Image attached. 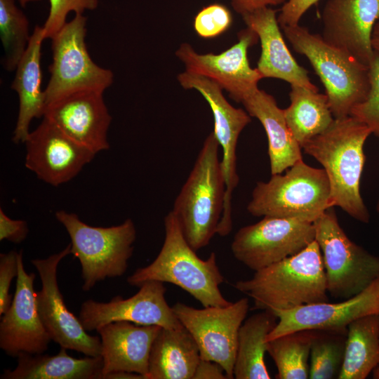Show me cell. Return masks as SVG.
<instances>
[{"instance_id":"6da1fadb","label":"cell","mask_w":379,"mask_h":379,"mask_svg":"<svg viewBox=\"0 0 379 379\" xmlns=\"http://www.w3.org/2000/svg\"><path fill=\"white\" fill-rule=\"evenodd\" d=\"M370 128L352 116L335 119L323 133L302 149L324 169L331 188V202L354 219L368 223L370 214L360 193L365 155L364 145Z\"/></svg>"},{"instance_id":"7a4b0ae2","label":"cell","mask_w":379,"mask_h":379,"mask_svg":"<svg viewBox=\"0 0 379 379\" xmlns=\"http://www.w3.org/2000/svg\"><path fill=\"white\" fill-rule=\"evenodd\" d=\"M234 287L253 300L260 310H288L328 302L320 248L314 240L297 254L255 271Z\"/></svg>"},{"instance_id":"3957f363","label":"cell","mask_w":379,"mask_h":379,"mask_svg":"<svg viewBox=\"0 0 379 379\" xmlns=\"http://www.w3.org/2000/svg\"><path fill=\"white\" fill-rule=\"evenodd\" d=\"M165 237L156 258L136 269L127 283L140 287L149 281L173 284L197 300L203 307L227 306L232 302L222 295L219 286L224 281L212 252L206 260L197 256L187 241L172 211L164 218Z\"/></svg>"},{"instance_id":"277c9868","label":"cell","mask_w":379,"mask_h":379,"mask_svg":"<svg viewBox=\"0 0 379 379\" xmlns=\"http://www.w3.org/2000/svg\"><path fill=\"white\" fill-rule=\"evenodd\" d=\"M219 147L214 133H211L171 211L187 241L196 251L206 246L217 234L222 217L225 184Z\"/></svg>"},{"instance_id":"5b68a950","label":"cell","mask_w":379,"mask_h":379,"mask_svg":"<svg viewBox=\"0 0 379 379\" xmlns=\"http://www.w3.org/2000/svg\"><path fill=\"white\" fill-rule=\"evenodd\" d=\"M295 51L305 55L326 89L335 119L350 116L370 90L368 66L327 44L321 35L299 25L282 28Z\"/></svg>"},{"instance_id":"8992f818","label":"cell","mask_w":379,"mask_h":379,"mask_svg":"<svg viewBox=\"0 0 379 379\" xmlns=\"http://www.w3.org/2000/svg\"><path fill=\"white\" fill-rule=\"evenodd\" d=\"M330 207L331 188L324 169L312 167L301 159L285 174H274L267 182H257L246 208L256 217L314 222Z\"/></svg>"},{"instance_id":"52a82bcc","label":"cell","mask_w":379,"mask_h":379,"mask_svg":"<svg viewBox=\"0 0 379 379\" xmlns=\"http://www.w3.org/2000/svg\"><path fill=\"white\" fill-rule=\"evenodd\" d=\"M55 215L69 236L71 254L79 261L84 291H91L107 278L125 274L136 239L131 219L118 225L102 227L91 226L73 213L59 211Z\"/></svg>"},{"instance_id":"ba28073f","label":"cell","mask_w":379,"mask_h":379,"mask_svg":"<svg viewBox=\"0 0 379 379\" xmlns=\"http://www.w3.org/2000/svg\"><path fill=\"white\" fill-rule=\"evenodd\" d=\"M315 241L322 256L328 293L346 300L379 277V256L353 242L340 227L333 207L314 222Z\"/></svg>"},{"instance_id":"9c48e42d","label":"cell","mask_w":379,"mask_h":379,"mask_svg":"<svg viewBox=\"0 0 379 379\" xmlns=\"http://www.w3.org/2000/svg\"><path fill=\"white\" fill-rule=\"evenodd\" d=\"M86 25V18L76 14L51 38V77L44 91L46 106L77 91L104 92L113 82L112 71L95 63L88 52Z\"/></svg>"},{"instance_id":"30bf717a","label":"cell","mask_w":379,"mask_h":379,"mask_svg":"<svg viewBox=\"0 0 379 379\" xmlns=\"http://www.w3.org/2000/svg\"><path fill=\"white\" fill-rule=\"evenodd\" d=\"M172 308L194 339L201 359L218 364L228 379L234 378L239 331L249 310L248 299L203 309L177 302Z\"/></svg>"},{"instance_id":"8fae6325","label":"cell","mask_w":379,"mask_h":379,"mask_svg":"<svg viewBox=\"0 0 379 379\" xmlns=\"http://www.w3.org/2000/svg\"><path fill=\"white\" fill-rule=\"evenodd\" d=\"M314 240V222L265 216L240 228L231 250L238 261L255 272L298 253Z\"/></svg>"},{"instance_id":"7c38bea8","label":"cell","mask_w":379,"mask_h":379,"mask_svg":"<svg viewBox=\"0 0 379 379\" xmlns=\"http://www.w3.org/2000/svg\"><path fill=\"white\" fill-rule=\"evenodd\" d=\"M69 254L70 244L46 258L31 260L41 284V289L36 291L38 312L50 338L60 347L85 356L100 357L102 352L100 336L88 334L79 317L68 310L58 286V265Z\"/></svg>"},{"instance_id":"4fadbf2b","label":"cell","mask_w":379,"mask_h":379,"mask_svg":"<svg viewBox=\"0 0 379 379\" xmlns=\"http://www.w3.org/2000/svg\"><path fill=\"white\" fill-rule=\"evenodd\" d=\"M166 292L163 282L147 281L126 299L116 295L105 302L86 300L81 305L78 317L87 332L121 321L165 328H181L183 326L165 298Z\"/></svg>"},{"instance_id":"5bb4252c","label":"cell","mask_w":379,"mask_h":379,"mask_svg":"<svg viewBox=\"0 0 379 379\" xmlns=\"http://www.w3.org/2000/svg\"><path fill=\"white\" fill-rule=\"evenodd\" d=\"M25 166L53 186L74 178L96 154L46 117L26 141Z\"/></svg>"},{"instance_id":"9a60e30c","label":"cell","mask_w":379,"mask_h":379,"mask_svg":"<svg viewBox=\"0 0 379 379\" xmlns=\"http://www.w3.org/2000/svg\"><path fill=\"white\" fill-rule=\"evenodd\" d=\"M258 39L257 34L247 27L239 33L237 44L219 54H199L187 43L182 44L175 54L185 71L214 81L239 102L241 95L258 86L263 78L257 68L251 67L247 56L248 48Z\"/></svg>"},{"instance_id":"2e32d148","label":"cell","mask_w":379,"mask_h":379,"mask_svg":"<svg viewBox=\"0 0 379 379\" xmlns=\"http://www.w3.org/2000/svg\"><path fill=\"white\" fill-rule=\"evenodd\" d=\"M35 277L34 273L25 270L20 251L15 293L0 321V348L12 357L22 352L44 353L51 341L38 312Z\"/></svg>"},{"instance_id":"e0dca14e","label":"cell","mask_w":379,"mask_h":379,"mask_svg":"<svg viewBox=\"0 0 379 379\" xmlns=\"http://www.w3.org/2000/svg\"><path fill=\"white\" fill-rule=\"evenodd\" d=\"M208 102L214 118V135L222 150V168L225 192L222 217L217 234L228 235L232 229V197L239 182L237 173V145L243 129L251 122V116L242 109L231 105L225 98L222 88L208 78H201L194 85Z\"/></svg>"},{"instance_id":"ac0fdd59","label":"cell","mask_w":379,"mask_h":379,"mask_svg":"<svg viewBox=\"0 0 379 379\" xmlns=\"http://www.w3.org/2000/svg\"><path fill=\"white\" fill-rule=\"evenodd\" d=\"M321 20L322 38L331 46L369 65L372 33L379 20V0H328Z\"/></svg>"},{"instance_id":"d6986e66","label":"cell","mask_w":379,"mask_h":379,"mask_svg":"<svg viewBox=\"0 0 379 379\" xmlns=\"http://www.w3.org/2000/svg\"><path fill=\"white\" fill-rule=\"evenodd\" d=\"M273 312L278 321L267 341L298 330L347 328L360 317L379 314V277L359 294L340 302H323Z\"/></svg>"},{"instance_id":"ffe728a7","label":"cell","mask_w":379,"mask_h":379,"mask_svg":"<svg viewBox=\"0 0 379 379\" xmlns=\"http://www.w3.org/2000/svg\"><path fill=\"white\" fill-rule=\"evenodd\" d=\"M103 93L87 90L62 97L46 106L44 117L95 154L106 150L112 117Z\"/></svg>"},{"instance_id":"44dd1931","label":"cell","mask_w":379,"mask_h":379,"mask_svg":"<svg viewBox=\"0 0 379 379\" xmlns=\"http://www.w3.org/2000/svg\"><path fill=\"white\" fill-rule=\"evenodd\" d=\"M161 326L115 321L98 328L103 366L102 377L109 373L126 371L147 379L149 358Z\"/></svg>"},{"instance_id":"7402d4cb","label":"cell","mask_w":379,"mask_h":379,"mask_svg":"<svg viewBox=\"0 0 379 379\" xmlns=\"http://www.w3.org/2000/svg\"><path fill=\"white\" fill-rule=\"evenodd\" d=\"M242 17L247 27L253 30L260 41L261 55L257 69L263 78L280 79L291 85L318 91L307 71L298 65L286 45L279 29L277 11L267 6Z\"/></svg>"},{"instance_id":"603a6c76","label":"cell","mask_w":379,"mask_h":379,"mask_svg":"<svg viewBox=\"0 0 379 379\" xmlns=\"http://www.w3.org/2000/svg\"><path fill=\"white\" fill-rule=\"evenodd\" d=\"M241 102L251 117L262 124L268 140V155L272 175L282 173L302 159L301 147L293 136L274 98L258 86L246 91L241 96Z\"/></svg>"},{"instance_id":"cb8c5ba5","label":"cell","mask_w":379,"mask_h":379,"mask_svg":"<svg viewBox=\"0 0 379 379\" xmlns=\"http://www.w3.org/2000/svg\"><path fill=\"white\" fill-rule=\"evenodd\" d=\"M45 39L43 26L36 25L23 56L19 61L11 88L18 95L19 110L13 140L25 143L33 119L44 116L46 101L41 90V44Z\"/></svg>"},{"instance_id":"d4e9b609","label":"cell","mask_w":379,"mask_h":379,"mask_svg":"<svg viewBox=\"0 0 379 379\" xmlns=\"http://www.w3.org/2000/svg\"><path fill=\"white\" fill-rule=\"evenodd\" d=\"M201 359L199 347L184 327H161L150 351L147 379H193Z\"/></svg>"},{"instance_id":"484cf974","label":"cell","mask_w":379,"mask_h":379,"mask_svg":"<svg viewBox=\"0 0 379 379\" xmlns=\"http://www.w3.org/2000/svg\"><path fill=\"white\" fill-rule=\"evenodd\" d=\"M60 347L53 355L22 352L17 366L5 369L1 379H100L102 358L85 356L75 358Z\"/></svg>"},{"instance_id":"4316f807","label":"cell","mask_w":379,"mask_h":379,"mask_svg":"<svg viewBox=\"0 0 379 379\" xmlns=\"http://www.w3.org/2000/svg\"><path fill=\"white\" fill-rule=\"evenodd\" d=\"M277 321V316L270 310H262L244 321L239 331L234 378H270L265 354L267 337Z\"/></svg>"},{"instance_id":"83f0119b","label":"cell","mask_w":379,"mask_h":379,"mask_svg":"<svg viewBox=\"0 0 379 379\" xmlns=\"http://www.w3.org/2000/svg\"><path fill=\"white\" fill-rule=\"evenodd\" d=\"M290 105L284 109L287 125L300 146L325 131L335 118L326 94L291 85Z\"/></svg>"},{"instance_id":"f1b7e54d","label":"cell","mask_w":379,"mask_h":379,"mask_svg":"<svg viewBox=\"0 0 379 379\" xmlns=\"http://www.w3.org/2000/svg\"><path fill=\"white\" fill-rule=\"evenodd\" d=\"M379 364V314L360 317L347 326L338 379H366Z\"/></svg>"},{"instance_id":"f546056e","label":"cell","mask_w":379,"mask_h":379,"mask_svg":"<svg viewBox=\"0 0 379 379\" xmlns=\"http://www.w3.org/2000/svg\"><path fill=\"white\" fill-rule=\"evenodd\" d=\"M315 332L298 330L267 341V352L277 368V378H309L310 350Z\"/></svg>"},{"instance_id":"4dcf8cb0","label":"cell","mask_w":379,"mask_h":379,"mask_svg":"<svg viewBox=\"0 0 379 379\" xmlns=\"http://www.w3.org/2000/svg\"><path fill=\"white\" fill-rule=\"evenodd\" d=\"M347 333V328L316 330L310 350L309 378L338 379Z\"/></svg>"},{"instance_id":"1f68e13d","label":"cell","mask_w":379,"mask_h":379,"mask_svg":"<svg viewBox=\"0 0 379 379\" xmlns=\"http://www.w3.org/2000/svg\"><path fill=\"white\" fill-rule=\"evenodd\" d=\"M0 38L4 51L2 65L11 72L15 69L31 38L28 19L15 0H0Z\"/></svg>"},{"instance_id":"d6a6232c","label":"cell","mask_w":379,"mask_h":379,"mask_svg":"<svg viewBox=\"0 0 379 379\" xmlns=\"http://www.w3.org/2000/svg\"><path fill=\"white\" fill-rule=\"evenodd\" d=\"M368 67V94L363 102L353 107L350 116L365 124L372 134L379 138V52L374 50Z\"/></svg>"},{"instance_id":"836d02e7","label":"cell","mask_w":379,"mask_h":379,"mask_svg":"<svg viewBox=\"0 0 379 379\" xmlns=\"http://www.w3.org/2000/svg\"><path fill=\"white\" fill-rule=\"evenodd\" d=\"M232 22L231 12L226 6L220 4H213L203 8L197 14L194 28L199 36L211 39L227 30Z\"/></svg>"},{"instance_id":"e575fe53","label":"cell","mask_w":379,"mask_h":379,"mask_svg":"<svg viewBox=\"0 0 379 379\" xmlns=\"http://www.w3.org/2000/svg\"><path fill=\"white\" fill-rule=\"evenodd\" d=\"M48 16L43 25L44 37L51 39L67 22L69 12L83 14L86 10H94L98 6V0H49Z\"/></svg>"},{"instance_id":"d590c367","label":"cell","mask_w":379,"mask_h":379,"mask_svg":"<svg viewBox=\"0 0 379 379\" xmlns=\"http://www.w3.org/2000/svg\"><path fill=\"white\" fill-rule=\"evenodd\" d=\"M20 251L12 250L0 254L1 316L9 308L13 300V295L10 293V287L13 279L18 275Z\"/></svg>"},{"instance_id":"8d00e7d4","label":"cell","mask_w":379,"mask_h":379,"mask_svg":"<svg viewBox=\"0 0 379 379\" xmlns=\"http://www.w3.org/2000/svg\"><path fill=\"white\" fill-rule=\"evenodd\" d=\"M319 0H287L282 6L277 17L281 28L295 26L305 12Z\"/></svg>"},{"instance_id":"74e56055","label":"cell","mask_w":379,"mask_h":379,"mask_svg":"<svg viewBox=\"0 0 379 379\" xmlns=\"http://www.w3.org/2000/svg\"><path fill=\"white\" fill-rule=\"evenodd\" d=\"M28 232L26 221L11 219L0 208V241L20 244L26 239Z\"/></svg>"},{"instance_id":"f35d334b","label":"cell","mask_w":379,"mask_h":379,"mask_svg":"<svg viewBox=\"0 0 379 379\" xmlns=\"http://www.w3.org/2000/svg\"><path fill=\"white\" fill-rule=\"evenodd\" d=\"M193 379H228L223 368L217 363L201 359Z\"/></svg>"},{"instance_id":"ab89813d","label":"cell","mask_w":379,"mask_h":379,"mask_svg":"<svg viewBox=\"0 0 379 379\" xmlns=\"http://www.w3.org/2000/svg\"><path fill=\"white\" fill-rule=\"evenodd\" d=\"M287 0H231L234 9L241 15L269 6L284 4Z\"/></svg>"},{"instance_id":"60d3db41","label":"cell","mask_w":379,"mask_h":379,"mask_svg":"<svg viewBox=\"0 0 379 379\" xmlns=\"http://www.w3.org/2000/svg\"><path fill=\"white\" fill-rule=\"evenodd\" d=\"M102 379H146L144 375L135 373L117 371L109 373L102 377Z\"/></svg>"},{"instance_id":"b9f144b4","label":"cell","mask_w":379,"mask_h":379,"mask_svg":"<svg viewBox=\"0 0 379 379\" xmlns=\"http://www.w3.org/2000/svg\"><path fill=\"white\" fill-rule=\"evenodd\" d=\"M372 46L375 51L379 52V37L372 36Z\"/></svg>"},{"instance_id":"7bdbcfd3","label":"cell","mask_w":379,"mask_h":379,"mask_svg":"<svg viewBox=\"0 0 379 379\" xmlns=\"http://www.w3.org/2000/svg\"><path fill=\"white\" fill-rule=\"evenodd\" d=\"M372 36L379 37V20L376 22L373 27Z\"/></svg>"},{"instance_id":"ee69618b","label":"cell","mask_w":379,"mask_h":379,"mask_svg":"<svg viewBox=\"0 0 379 379\" xmlns=\"http://www.w3.org/2000/svg\"><path fill=\"white\" fill-rule=\"evenodd\" d=\"M22 7H25L28 3L39 1L41 0H18Z\"/></svg>"},{"instance_id":"f6af8a7d","label":"cell","mask_w":379,"mask_h":379,"mask_svg":"<svg viewBox=\"0 0 379 379\" xmlns=\"http://www.w3.org/2000/svg\"><path fill=\"white\" fill-rule=\"evenodd\" d=\"M373 378L374 379H379V364L378 366L373 370Z\"/></svg>"},{"instance_id":"bcb514c9","label":"cell","mask_w":379,"mask_h":379,"mask_svg":"<svg viewBox=\"0 0 379 379\" xmlns=\"http://www.w3.org/2000/svg\"><path fill=\"white\" fill-rule=\"evenodd\" d=\"M376 211L379 213V200H378V201L377 203V205H376Z\"/></svg>"}]
</instances>
